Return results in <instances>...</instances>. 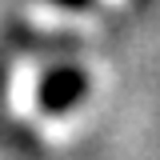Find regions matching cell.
Returning <instances> with one entry per match:
<instances>
[{
    "label": "cell",
    "instance_id": "cell-1",
    "mask_svg": "<svg viewBox=\"0 0 160 160\" xmlns=\"http://www.w3.org/2000/svg\"><path fill=\"white\" fill-rule=\"evenodd\" d=\"M40 80H44V64L40 56H20L8 72V112L16 120H32L40 104Z\"/></svg>",
    "mask_w": 160,
    "mask_h": 160
},
{
    "label": "cell",
    "instance_id": "cell-2",
    "mask_svg": "<svg viewBox=\"0 0 160 160\" xmlns=\"http://www.w3.org/2000/svg\"><path fill=\"white\" fill-rule=\"evenodd\" d=\"M28 24L40 28V32H68V28H76V32H96V20L84 16V12H72V8H56V4H28Z\"/></svg>",
    "mask_w": 160,
    "mask_h": 160
},
{
    "label": "cell",
    "instance_id": "cell-3",
    "mask_svg": "<svg viewBox=\"0 0 160 160\" xmlns=\"http://www.w3.org/2000/svg\"><path fill=\"white\" fill-rule=\"evenodd\" d=\"M104 4H124V0H104Z\"/></svg>",
    "mask_w": 160,
    "mask_h": 160
}]
</instances>
